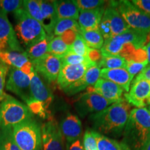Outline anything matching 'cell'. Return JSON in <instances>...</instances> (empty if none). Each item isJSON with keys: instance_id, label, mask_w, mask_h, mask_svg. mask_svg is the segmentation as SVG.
<instances>
[{"instance_id": "cell-1", "label": "cell", "mask_w": 150, "mask_h": 150, "mask_svg": "<svg viewBox=\"0 0 150 150\" xmlns=\"http://www.w3.org/2000/svg\"><path fill=\"white\" fill-rule=\"evenodd\" d=\"M131 105L125 99L114 103L102 111L92 114L91 120L99 134L119 136L126 126Z\"/></svg>"}, {"instance_id": "cell-2", "label": "cell", "mask_w": 150, "mask_h": 150, "mask_svg": "<svg viewBox=\"0 0 150 150\" xmlns=\"http://www.w3.org/2000/svg\"><path fill=\"white\" fill-rule=\"evenodd\" d=\"M150 140V113L146 108L131 110L125 128L123 142L130 149L138 150Z\"/></svg>"}, {"instance_id": "cell-3", "label": "cell", "mask_w": 150, "mask_h": 150, "mask_svg": "<svg viewBox=\"0 0 150 150\" xmlns=\"http://www.w3.org/2000/svg\"><path fill=\"white\" fill-rule=\"evenodd\" d=\"M16 20V31L18 41L28 49L46 38L47 33L42 24L38 22L23 8L13 13Z\"/></svg>"}, {"instance_id": "cell-4", "label": "cell", "mask_w": 150, "mask_h": 150, "mask_svg": "<svg viewBox=\"0 0 150 150\" xmlns=\"http://www.w3.org/2000/svg\"><path fill=\"white\" fill-rule=\"evenodd\" d=\"M33 113L27 104L6 94L0 102V128L12 129L20 123L32 119Z\"/></svg>"}, {"instance_id": "cell-5", "label": "cell", "mask_w": 150, "mask_h": 150, "mask_svg": "<svg viewBox=\"0 0 150 150\" xmlns=\"http://www.w3.org/2000/svg\"><path fill=\"white\" fill-rule=\"evenodd\" d=\"M12 136L21 150L42 149L41 127L33 118L13 127Z\"/></svg>"}, {"instance_id": "cell-6", "label": "cell", "mask_w": 150, "mask_h": 150, "mask_svg": "<svg viewBox=\"0 0 150 150\" xmlns=\"http://www.w3.org/2000/svg\"><path fill=\"white\" fill-rule=\"evenodd\" d=\"M117 9L131 29L150 33V16L140 10L130 1H118Z\"/></svg>"}, {"instance_id": "cell-7", "label": "cell", "mask_w": 150, "mask_h": 150, "mask_svg": "<svg viewBox=\"0 0 150 150\" xmlns=\"http://www.w3.org/2000/svg\"><path fill=\"white\" fill-rule=\"evenodd\" d=\"M6 88L20 97L27 104L33 98L31 92V79L19 69L11 67Z\"/></svg>"}, {"instance_id": "cell-8", "label": "cell", "mask_w": 150, "mask_h": 150, "mask_svg": "<svg viewBox=\"0 0 150 150\" xmlns=\"http://www.w3.org/2000/svg\"><path fill=\"white\" fill-rule=\"evenodd\" d=\"M114 104L95 92H86L77 99L75 107L77 112L83 117L87 114H94L104 110Z\"/></svg>"}, {"instance_id": "cell-9", "label": "cell", "mask_w": 150, "mask_h": 150, "mask_svg": "<svg viewBox=\"0 0 150 150\" xmlns=\"http://www.w3.org/2000/svg\"><path fill=\"white\" fill-rule=\"evenodd\" d=\"M4 51L25 52L20 45L7 13L0 9V52Z\"/></svg>"}, {"instance_id": "cell-10", "label": "cell", "mask_w": 150, "mask_h": 150, "mask_svg": "<svg viewBox=\"0 0 150 150\" xmlns=\"http://www.w3.org/2000/svg\"><path fill=\"white\" fill-rule=\"evenodd\" d=\"M43 150H63V136L57 122L50 119L41 126Z\"/></svg>"}, {"instance_id": "cell-11", "label": "cell", "mask_w": 150, "mask_h": 150, "mask_svg": "<svg viewBox=\"0 0 150 150\" xmlns=\"http://www.w3.org/2000/svg\"><path fill=\"white\" fill-rule=\"evenodd\" d=\"M125 99L136 108L150 106V81L135 79L129 93L125 94Z\"/></svg>"}, {"instance_id": "cell-12", "label": "cell", "mask_w": 150, "mask_h": 150, "mask_svg": "<svg viewBox=\"0 0 150 150\" xmlns=\"http://www.w3.org/2000/svg\"><path fill=\"white\" fill-rule=\"evenodd\" d=\"M33 68L50 82L57 80L63 65L61 60L57 56L47 54L40 59L31 61Z\"/></svg>"}, {"instance_id": "cell-13", "label": "cell", "mask_w": 150, "mask_h": 150, "mask_svg": "<svg viewBox=\"0 0 150 150\" xmlns=\"http://www.w3.org/2000/svg\"><path fill=\"white\" fill-rule=\"evenodd\" d=\"M95 63H84L79 65H63L57 78V83L63 90L66 89L72 84L83 78L86 70Z\"/></svg>"}, {"instance_id": "cell-14", "label": "cell", "mask_w": 150, "mask_h": 150, "mask_svg": "<svg viewBox=\"0 0 150 150\" xmlns=\"http://www.w3.org/2000/svg\"><path fill=\"white\" fill-rule=\"evenodd\" d=\"M31 79V92L33 99L41 103L49 111V108L53 102L54 95L50 89L43 83L38 74L35 69L29 75Z\"/></svg>"}, {"instance_id": "cell-15", "label": "cell", "mask_w": 150, "mask_h": 150, "mask_svg": "<svg viewBox=\"0 0 150 150\" xmlns=\"http://www.w3.org/2000/svg\"><path fill=\"white\" fill-rule=\"evenodd\" d=\"M87 91L95 92L114 103L120 102L125 99L122 97L124 90L120 86L109 80L102 78L99 79L93 86L87 88Z\"/></svg>"}, {"instance_id": "cell-16", "label": "cell", "mask_w": 150, "mask_h": 150, "mask_svg": "<svg viewBox=\"0 0 150 150\" xmlns=\"http://www.w3.org/2000/svg\"><path fill=\"white\" fill-rule=\"evenodd\" d=\"M62 135L67 140V144L79 140L82 133L81 122L77 116L68 114L60 123Z\"/></svg>"}, {"instance_id": "cell-17", "label": "cell", "mask_w": 150, "mask_h": 150, "mask_svg": "<svg viewBox=\"0 0 150 150\" xmlns=\"http://www.w3.org/2000/svg\"><path fill=\"white\" fill-rule=\"evenodd\" d=\"M109 6L105 8L104 16L109 21L112 37L122 34L130 29L117 9V1H109Z\"/></svg>"}, {"instance_id": "cell-18", "label": "cell", "mask_w": 150, "mask_h": 150, "mask_svg": "<svg viewBox=\"0 0 150 150\" xmlns=\"http://www.w3.org/2000/svg\"><path fill=\"white\" fill-rule=\"evenodd\" d=\"M101 70L98 65H95L89 67L84 74L83 78L70 87L63 90L65 93L69 95H74L79 92L83 91L87 88L93 86L100 79Z\"/></svg>"}, {"instance_id": "cell-19", "label": "cell", "mask_w": 150, "mask_h": 150, "mask_svg": "<svg viewBox=\"0 0 150 150\" xmlns=\"http://www.w3.org/2000/svg\"><path fill=\"white\" fill-rule=\"evenodd\" d=\"M100 77L116 83L127 93H129L131 83L134 76L129 74L128 71L125 68H104L101 70Z\"/></svg>"}, {"instance_id": "cell-20", "label": "cell", "mask_w": 150, "mask_h": 150, "mask_svg": "<svg viewBox=\"0 0 150 150\" xmlns=\"http://www.w3.org/2000/svg\"><path fill=\"white\" fill-rule=\"evenodd\" d=\"M105 11L104 7L93 10L80 11L78 23L81 29L84 30H99V26Z\"/></svg>"}, {"instance_id": "cell-21", "label": "cell", "mask_w": 150, "mask_h": 150, "mask_svg": "<svg viewBox=\"0 0 150 150\" xmlns=\"http://www.w3.org/2000/svg\"><path fill=\"white\" fill-rule=\"evenodd\" d=\"M40 6L42 16V27L47 35L54 36L53 31L58 16L54 6V1H42L40 0Z\"/></svg>"}, {"instance_id": "cell-22", "label": "cell", "mask_w": 150, "mask_h": 150, "mask_svg": "<svg viewBox=\"0 0 150 150\" xmlns=\"http://www.w3.org/2000/svg\"><path fill=\"white\" fill-rule=\"evenodd\" d=\"M0 61L4 64L21 70L31 61L26 52L14 51L0 52Z\"/></svg>"}, {"instance_id": "cell-23", "label": "cell", "mask_w": 150, "mask_h": 150, "mask_svg": "<svg viewBox=\"0 0 150 150\" xmlns=\"http://www.w3.org/2000/svg\"><path fill=\"white\" fill-rule=\"evenodd\" d=\"M58 19L78 20L80 11L73 1H54Z\"/></svg>"}, {"instance_id": "cell-24", "label": "cell", "mask_w": 150, "mask_h": 150, "mask_svg": "<svg viewBox=\"0 0 150 150\" xmlns=\"http://www.w3.org/2000/svg\"><path fill=\"white\" fill-rule=\"evenodd\" d=\"M93 134L96 139L98 150H131L123 142H118L115 140L99 134L96 131H93Z\"/></svg>"}, {"instance_id": "cell-25", "label": "cell", "mask_w": 150, "mask_h": 150, "mask_svg": "<svg viewBox=\"0 0 150 150\" xmlns=\"http://www.w3.org/2000/svg\"><path fill=\"white\" fill-rule=\"evenodd\" d=\"M79 33L83 37L88 48L100 50L104 43V39L99 30H84L80 29Z\"/></svg>"}, {"instance_id": "cell-26", "label": "cell", "mask_w": 150, "mask_h": 150, "mask_svg": "<svg viewBox=\"0 0 150 150\" xmlns=\"http://www.w3.org/2000/svg\"><path fill=\"white\" fill-rule=\"evenodd\" d=\"M54 36L47 35L46 38L37 43L34 45L31 46V47L26 49V54L31 61L40 59L41 57L44 56L47 53L48 45L50 40L53 38Z\"/></svg>"}, {"instance_id": "cell-27", "label": "cell", "mask_w": 150, "mask_h": 150, "mask_svg": "<svg viewBox=\"0 0 150 150\" xmlns=\"http://www.w3.org/2000/svg\"><path fill=\"white\" fill-rule=\"evenodd\" d=\"M70 52V46H68L60 36L54 37L48 45L47 53L57 57H63Z\"/></svg>"}, {"instance_id": "cell-28", "label": "cell", "mask_w": 150, "mask_h": 150, "mask_svg": "<svg viewBox=\"0 0 150 150\" xmlns=\"http://www.w3.org/2000/svg\"><path fill=\"white\" fill-rule=\"evenodd\" d=\"M80 29L81 28L76 20L72 19H60L56 22L53 31V35L60 36L67 31H74L79 33Z\"/></svg>"}, {"instance_id": "cell-29", "label": "cell", "mask_w": 150, "mask_h": 150, "mask_svg": "<svg viewBox=\"0 0 150 150\" xmlns=\"http://www.w3.org/2000/svg\"><path fill=\"white\" fill-rule=\"evenodd\" d=\"M102 60L99 62L98 66L102 69H116L125 68L127 61L122 57L119 56L102 54Z\"/></svg>"}, {"instance_id": "cell-30", "label": "cell", "mask_w": 150, "mask_h": 150, "mask_svg": "<svg viewBox=\"0 0 150 150\" xmlns=\"http://www.w3.org/2000/svg\"><path fill=\"white\" fill-rule=\"evenodd\" d=\"M23 8L30 16L40 22L42 26V16L40 0H24L23 1Z\"/></svg>"}, {"instance_id": "cell-31", "label": "cell", "mask_w": 150, "mask_h": 150, "mask_svg": "<svg viewBox=\"0 0 150 150\" xmlns=\"http://www.w3.org/2000/svg\"><path fill=\"white\" fill-rule=\"evenodd\" d=\"M88 47L86 45L83 37L79 33H77L74 41L70 47V52L79 56L88 57Z\"/></svg>"}, {"instance_id": "cell-32", "label": "cell", "mask_w": 150, "mask_h": 150, "mask_svg": "<svg viewBox=\"0 0 150 150\" xmlns=\"http://www.w3.org/2000/svg\"><path fill=\"white\" fill-rule=\"evenodd\" d=\"M79 11L93 10L104 7L106 1L104 0H73Z\"/></svg>"}, {"instance_id": "cell-33", "label": "cell", "mask_w": 150, "mask_h": 150, "mask_svg": "<svg viewBox=\"0 0 150 150\" xmlns=\"http://www.w3.org/2000/svg\"><path fill=\"white\" fill-rule=\"evenodd\" d=\"M61 60L63 65H79L93 63L88 57L76 55L72 52L67 53L63 57L61 58Z\"/></svg>"}, {"instance_id": "cell-34", "label": "cell", "mask_w": 150, "mask_h": 150, "mask_svg": "<svg viewBox=\"0 0 150 150\" xmlns=\"http://www.w3.org/2000/svg\"><path fill=\"white\" fill-rule=\"evenodd\" d=\"M0 140L7 150H21L15 142L12 136V129H1Z\"/></svg>"}, {"instance_id": "cell-35", "label": "cell", "mask_w": 150, "mask_h": 150, "mask_svg": "<svg viewBox=\"0 0 150 150\" xmlns=\"http://www.w3.org/2000/svg\"><path fill=\"white\" fill-rule=\"evenodd\" d=\"M23 8V1L21 0H0V9L7 13H15Z\"/></svg>"}, {"instance_id": "cell-36", "label": "cell", "mask_w": 150, "mask_h": 150, "mask_svg": "<svg viewBox=\"0 0 150 150\" xmlns=\"http://www.w3.org/2000/svg\"><path fill=\"white\" fill-rule=\"evenodd\" d=\"M149 64L148 61L144 62V63H136L134 61H127L125 69L128 71L129 74H131L132 76L138 74L142 72L147 65Z\"/></svg>"}, {"instance_id": "cell-37", "label": "cell", "mask_w": 150, "mask_h": 150, "mask_svg": "<svg viewBox=\"0 0 150 150\" xmlns=\"http://www.w3.org/2000/svg\"><path fill=\"white\" fill-rule=\"evenodd\" d=\"M83 148L84 150H98L96 139L94 137L93 131L87 130L84 134Z\"/></svg>"}, {"instance_id": "cell-38", "label": "cell", "mask_w": 150, "mask_h": 150, "mask_svg": "<svg viewBox=\"0 0 150 150\" xmlns=\"http://www.w3.org/2000/svg\"><path fill=\"white\" fill-rule=\"evenodd\" d=\"M9 70V66L0 63V102L4 99L6 93H4V89L5 87L6 77Z\"/></svg>"}, {"instance_id": "cell-39", "label": "cell", "mask_w": 150, "mask_h": 150, "mask_svg": "<svg viewBox=\"0 0 150 150\" xmlns=\"http://www.w3.org/2000/svg\"><path fill=\"white\" fill-rule=\"evenodd\" d=\"M99 30L100 33H102L103 38L105 40H108L112 37V32L111 29H110V25L109 21L106 17L103 15L102 19L101 20L100 24L99 26Z\"/></svg>"}, {"instance_id": "cell-40", "label": "cell", "mask_w": 150, "mask_h": 150, "mask_svg": "<svg viewBox=\"0 0 150 150\" xmlns=\"http://www.w3.org/2000/svg\"><path fill=\"white\" fill-rule=\"evenodd\" d=\"M131 3L150 16V0H133Z\"/></svg>"}, {"instance_id": "cell-41", "label": "cell", "mask_w": 150, "mask_h": 150, "mask_svg": "<svg viewBox=\"0 0 150 150\" xmlns=\"http://www.w3.org/2000/svg\"><path fill=\"white\" fill-rule=\"evenodd\" d=\"M102 53L99 50H95V49L89 48L88 52V58L97 65H99V62L102 60Z\"/></svg>"}, {"instance_id": "cell-42", "label": "cell", "mask_w": 150, "mask_h": 150, "mask_svg": "<svg viewBox=\"0 0 150 150\" xmlns=\"http://www.w3.org/2000/svg\"><path fill=\"white\" fill-rule=\"evenodd\" d=\"M77 33H76L74 31H67L63 33L61 35H60V37L61 38L62 40L64 41L65 43H66L67 45L70 47L76 38Z\"/></svg>"}, {"instance_id": "cell-43", "label": "cell", "mask_w": 150, "mask_h": 150, "mask_svg": "<svg viewBox=\"0 0 150 150\" xmlns=\"http://www.w3.org/2000/svg\"><path fill=\"white\" fill-rule=\"evenodd\" d=\"M137 79H145L150 81V65L146 67L141 72L139 73L136 78Z\"/></svg>"}, {"instance_id": "cell-44", "label": "cell", "mask_w": 150, "mask_h": 150, "mask_svg": "<svg viewBox=\"0 0 150 150\" xmlns=\"http://www.w3.org/2000/svg\"><path fill=\"white\" fill-rule=\"evenodd\" d=\"M67 150H84V148L80 140H77L72 143L68 144Z\"/></svg>"}, {"instance_id": "cell-45", "label": "cell", "mask_w": 150, "mask_h": 150, "mask_svg": "<svg viewBox=\"0 0 150 150\" xmlns=\"http://www.w3.org/2000/svg\"><path fill=\"white\" fill-rule=\"evenodd\" d=\"M145 48L146 53H147V60H148V63H150V40L148 42V43L145 46L143 47Z\"/></svg>"}, {"instance_id": "cell-46", "label": "cell", "mask_w": 150, "mask_h": 150, "mask_svg": "<svg viewBox=\"0 0 150 150\" xmlns=\"http://www.w3.org/2000/svg\"><path fill=\"white\" fill-rule=\"evenodd\" d=\"M138 150H150V140H148L145 145Z\"/></svg>"}, {"instance_id": "cell-47", "label": "cell", "mask_w": 150, "mask_h": 150, "mask_svg": "<svg viewBox=\"0 0 150 150\" xmlns=\"http://www.w3.org/2000/svg\"><path fill=\"white\" fill-rule=\"evenodd\" d=\"M0 150H7L1 140H0Z\"/></svg>"}, {"instance_id": "cell-48", "label": "cell", "mask_w": 150, "mask_h": 150, "mask_svg": "<svg viewBox=\"0 0 150 150\" xmlns=\"http://www.w3.org/2000/svg\"><path fill=\"white\" fill-rule=\"evenodd\" d=\"M148 110H149V113H150V106H149V108H148Z\"/></svg>"}, {"instance_id": "cell-49", "label": "cell", "mask_w": 150, "mask_h": 150, "mask_svg": "<svg viewBox=\"0 0 150 150\" xmlns=\"http://www.w3.org/2000/svg\"><path fill=\"white\" fill-rule=\"evenodd\" d=\"M0 63H1V61H0Z\"/></svg>"}]
</instances>
